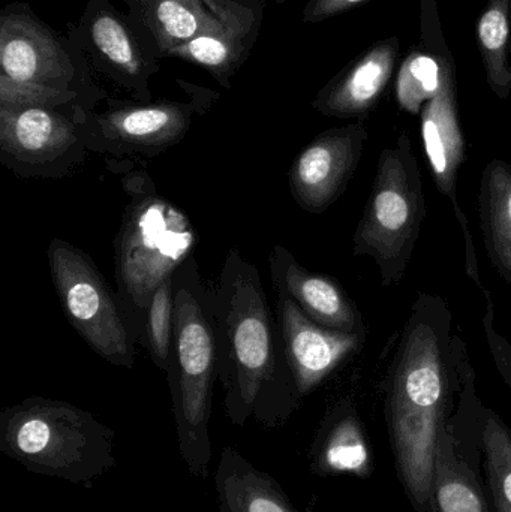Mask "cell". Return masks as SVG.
I'll use <instances>...</instances> for the list:
<instances>
[{
	"label": "cell",
	"mask_w": 511,
	"mask_h": 512,
	"mask_svg": "<svg viewBox=\"0 0 511 512\" xmlns=\"http://www.w3.org/2000/svg\"><path fill=\"white\" fill-rule=\"evenodd\" d=\"M167 373L180 457L192 477L206 480L212 462L209 424L218 339L203 294L188 283L174 288V342Z\"/></svg>",
	"instance_id": "277c9868"
},
{
	"label": "cell",
	"mask_w": 511,
	"mask_h": 512,
	"mask_svg": "<svg viewBox=\"0 0 511 512\" xmlns=\"http://www.w3.org/2000/svg\"><path fill=\"white\" fill-rule=\"evenodd\" d=\"M72 35L96 68L140 102H149L150 78L159 71V59L144 48L125 14L111 0H87L80 26Z\"/></svg>",
	"instance_id": "7c38bea8"
},
{
	"label": "cell",
	"mask_w": 511,
	"mask_h": 512,
	"mask_svg": "<svg viewBox=\"0 0 511 512\" xmlns=\"http://www.w3.org/2000/svg\"><path fill=\"white\" fill-rule=\"evenodd\" d=\"M129 26L156 59H168L176 48L221 20L227 0H123Z\"/></svg>",
	"instance_id": "e0dca14e"
},
{
	"label": "cell",
	"mask_w": 511,
	"mask_h": 512,
	"mask_svg": "<svg viewBox=\"0 0 511 512\" xmlns=\"http://www.w3.org/2000/svg\"><path fill=\"white\" fill-rule=\"evenodd\" d=\"M263 17L264 6L227 0L221 20L176 48L168 59L195 63L206 69L221 86L230 89L231 80L257 42Z\"/></svg>",
	"instance_id": "2e32d148"
},
{
	"label": "cell",
	"mask_w": 511,
	"mask_h": 512,
	"mask_svg": "<svg viewBox=\"0 0 511 512\" xmlns=\"http://www.w3.org/2000/svg\"><path fill=\"white\" fill-rule=\"evenodd\" d=\"M483 237L495 270L511 283V167L495 159L480 182Z\"/></svg>",
	"instance_id": "7402d4cb"
},
{
	"label": "cell",
	"mask_w": 511,
	"mask_h": 512,
	"mask_svg": "<svg viewBox=\"0 0 511 512\" xmlns=\"http://www.w3.org/2000/svg\"><path fill=\"white\" fill-rule=\"evenodd\" d=\"M488 298V312L485 315V330L488 336L489 348H491L492 355H494L495 364L497 369L500 370L501 378L506 382L511 393V348L509 342L495 330L494 327V306H492L491 297L489 292H485Z\"/></svg>",
	"instance_id": "4316f807"
},
{
	"label": "cell",
	"mask_w": 511,
	"mask_h": 512,
	"mask_svg": "<svg viewBox=\"0 0 511 512\" xmlns=\"http://www.w3.org/2000/svg\"><path fill=\"white\" fill-rule=\"evenodd\" d=\"M48 262L57 297L72 327L108 363L134 366V339L125 315L92 259L65 240L53 239Z\"/></svg>",
	"instance_id": "52a82bcc"
},
{
	"label": "cell",
	"mask_w": 511,
	"mask_h": 512,
	"mask_svg": "<svg viewBox=\"0 0 511 512\" xmlns=\"http://www.w3.org/2000/svg\"><path fill=\"white\" fill-rule=\"evenodd\" d=\"M482 409L476 393V375L468 366L458 406L441 427L438 438L429 512H495L480 475Z\"/></svg>",
	"instance_id": "9c48e42d"
},
{
	"label": "cell",
	"mask_w": 511,
	"mask_h": 512,
	"mask_svg": "<svg viewBox=\"0 0 511 512\" xmlns=\"http://www.w3.org/2000/svg\"><path fill=\"white\" fill-rule=\"evenodd\" d=\"M195 231L182 210L161 197H144L126 210L116 245L123 297L146 312L156 289L191 256Z\"/></svg>",
	"instance_id": "8992f818"
},
{
	"label": "cell",
	"mask_w": 511,
	"mask_h": 512,
	"mask_svg": "<svg viewBox=\"0 0 511 512\" xmlns=\"http://www.w3.org/2000/svg\"><path fill=\"white\" fill-rule=\"evenodd\" d=\"M0 451L42 477L89 484L116 466L114 432L62 400L29 397L0 414Z\"/></svg>",
	"instance_id": "3957f363"
},
{
	"label": "cell",
	"mask_w": 511,
	"mask_h": 512,
	"mask_svg": "<svg viewBox=\"0 0 511 512\" xmlns=\"http://www.w3.org/2000/svg\"><path fill=\"white\" fill-rule=\"evenodd\" d=\"M195 113V102L119 104L99 114L81 108L78 125L89 149L155 155L185 138Z\"/></svg>",
	"instance_id": "30bf717a"
},
{
	"label": "cell",
	"mask_w": 511,
	"mask_h": 512,
	"mask_svg": "<svg viewBox=\"0 0 511 512\" xmlns=\"http://www.w3.org/2000/svg\"><path fill=\"white\" fill-rule=\"evenodd\" d=\"M482 448L486 484L495 512H511V430L483 405Z\"/></svg>",
	"instance_id": "cb8c5ba5"
},
{
	"label": "cell",
	"mask_w": 511,
	"mask_h": 512,
	"mask_svg": "<svg viewBox=\"0 0 511 512\" xmlns=\"http://www.w3.org/2000/svg\"><path fill=\"white\" fill-rule=\"evenodd\" d=\"M365 122L318 135L291 165L288 182L294 201L306 212L323 213L344 194L362 158Z\"/></svg>",
	"instance_id": "4fadbf2b"
},
{
	"label": "cell",
	"mask_w": 511,
	"mask_h": 512,
	"mask_svg": "<svg viewBox=\"0 0 511 512\" xmlns=\"http://www.w3.org/2000/svg\"><path fill=\"white\" fill-rule=\"evenodd\" d=\"M218 512H303L281 484L255 468L239 451L225 447L215 474Z\"/></svg>",
	"instance_id": "44dd1931"
},
{
	"label": "cell",
	"mask_w": 511,
	"mask_h": 512,
	"mask_svg": "<svg viewBox=\"0 0 511 512\" xmlns=\"http://www.w3.org/2000/svg\"><path fill=\"white\" fill-rule=\"evenodd\" d=\"M486 83L500 99L511 93V0H488L477 20Z\"/></svg>",
	"instance_id": "603a6c76"
},
{
	"label": "cell",
	"mask_w": 511,
	"mask_h": 512,
	"mask_svg": "<svg viewBox=\"0 0 511 512\" xmlns=\"http://www.w3.org/2000/svg\"><path fill=\"white\" fill-rule=\"evenodd\" d=\"M144 334L153 363L168 370L174 342V280H165L144 312Z\"/></svg>",
	"instance_id": "d4e9b609"
},
{
	"label": "cell",
	"mask_w": 511,
	"mask_h": 512,
	"mask_svg": "<svg viewBox=\"0 0 511 512\" xmlns=\"http://www.w3.org/2000/svg\"><path fill=\"white\" fill-rule=\"evenodd\" d=\"M470 366L443 298L414 303L386 382V415L396 472L417 512H429L441 427L452 417Z\"/></svg>",
	"instance_id": "6da1fadb"
},
{
	"label": "cell",
	"mask_w": 511,
	"mask_h": 512,
	"mask_svg": "<svg viewBox=\"0 0 511 512\" xmlns=\"http://www.w3.org/2000/svg\"><path fill=\"white\" fill-rule=\"evenodd\" d=\"M239 2L251 6H266V0H239Z\"/></svg>",
	"instance_id": "f1b7e54d"
},
{
	"label": "cell",
	"mask_w": 511,
	"mask_h": 512,
	"mask_svg": "<svg viewBox=\"0 0 511 512\" xmlns=\"http://www.w3.org/2000/svg\"><path fill=\"white\" fill-rule=\"evenodd\" d=\"M81 107L74 116L53 108L0 107V150L23 165H47L71 152L80 137Z\"/></svg>",
	"instance_id": "ac0fdd59"
},
{
	"label": "cell",
	"mask_w": 511,
	"mask_h": 512,
	"mask_svg": "<svg viewBox=\"0 0 511 512\" xmlns=\"http://www.w3.org/2000/svg\"><path fill=\"white\" fill-rule=\"evenodd\" d=\"M279 330L300 397L308 396L359 351L366 334L332 330L312 321L287 295L278 294Z\"/></svg>",
	"instance_id": "5bb4252c"
},
{
	"label": "cell",
	"mask_w": 511,
	"mask_h": 512,
	"mask_svg": "<svg viewBox=\"0 0 511 512\" xmlns=\"http://www.w3.org/2000/svg\"><path fill=\"white\" fill-rule=\"evenodd\" d=\"M368 0H308L303 9V23H323L324 20L345 14Z\"/></svg>",
	"instance_id": "83f0119b"
},
{
	"label": "cell",
	"mask_w": 511,
	"mask_h": 512,
	"mask_svg": "<svg viewBox=\"0 0 511 512\" xmlns=\"http://www.w3.org/2000/svg\"><path fill=\"white\" fill-rule=\"evenodd\" d=\"M441 68L443 81L437 95L423 105L420 113L423 147L434 174L438 189L449 198L456 219L461 225L465 239V270L482 291L479 262L473 236L468 228V219L458 203V173L465 159V140L458 113V90H456L455 60L446 41L441 45Z\"/></svg>",
	"instance_id": "8fae6325"
},
{
	"label": "cell",
	"mask_w": 511,
	"mask_h": 512,
	"mask_svg": "<svg viewBox=\"0 0 511 512\" xmlns=\"http://www.w3.org/2000/svg\"><path fill=\"white\" fill-rule=\"evenodd\" d=\"M399 48L398 36L375 42L317 93L312 101L314 110L327 117L365 122L392 80Z\"/></svg>",
	"instance_id": "9a60e30c"
},
{
	"label": "cell",
	"mask_w": 511,
	"mask_h": 512,
	"mask_svg": "<svg viewBox=\"0 0 511 512\" xmlns=\"http://www.w3.org/2000/svg\"><path fill=\"white\" fill-rule=\"evenodd\" d=\"M311 469L320 477L372 474V453L365 427L353 403H338L324 418L311 450Z\"/></svg>",
	"instance_id": "ffe728a7"
},
{
	"label": "cell",
	"mask_w": 511,
	"mask_h": 512,
	"mask_svg": "<svg viewBox=\"0 0 511 512\" xmlns=\"http://www.w3.org/2000/svg\"><path fill=\"white\" fill-rule=\"evenodd\" d=\"M426 215L419 162L407 132L383 150L353 254L374 259L384 286L401 282Z\"/></svg>",
	"instance_id": "5b68a950"
},
{
	"label": "cell",
	"mask_w": 511,
	"mask_h": 512,
	"mask_svg": "<svg viewBox=\"0 0 511 512\" xmlns=\"http://www.w3.org/2000/svg\"><path fill=\"white\" fill-rule=\"evenodd\" d=\"M0 107L53 108V110L65 107L86 108V98L74 90L20 83L0 75Z\"/></svg>",
	"instance_id": "484cf974"
},
{
	"label": "cell",
	"mask_w": 511,
	"mask_h": 512,
	"mask_svg": "<svg viewBox=\"0 0 511 512\" xmlns=\"http://www.w3.org/2000/svg\"><path fill=\"white\" fill-rule=\"evenodd\" d=\"M0 75L20 83L74 90L98 101L104 92L93 87L90 62L77 38L57 35L26 3L0 12Z\"/></svg>",
	"instance_id": "ba28073f"
},
{
	"label": "cell",
	"mask_w": 511,
	"mask_h": 512,
	"mask_svg": "<svg viewBox=\"0 0 511 512\" xmlns=\"http://www.w3.org/2000/svg\"><path fill=\"white\" fill-rule=\"evenodd\" d=\"M212 312L227 417L236 426L252 417L276 426L300 396L257 267L236 248L225 259Z\"/></svg>",
	"instance_id": "7a4b0ae2"
},
{
	"label": "cell",
	"mask_w": 511,
	"mask_h": 512,
	"mask_svg": "<svg viewBox=\"0 0 511 512\" xmlns=\"http://www.w3.org/2000/svg\"><path fill=\"white\" fill-rule=\"evenodd\" d=\"M270 271L278 294L291 298L312 321L332 330L366 334L356 304L335 280L306 270L282 246L270 254Z\"/></svg>",
	"instance_id": "d6986e66"
}]
</instances>
